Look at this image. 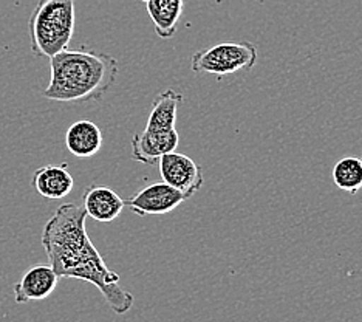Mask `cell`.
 I'll use <instances>...</instances> for the list:
<instances>
[{
	"mask_svg": "<svg viewBox=\"0 0 362 322\" xmlns=\"http://www.w3.org/2000/svg\"><path fill=\"white\" fill-rule=\"evenodd\" d=\"M87 214L76 203H64L45 223L42 246L50 267L59 277L79 279L95 285L107 305L124 315L134 307V294L119 285V275L107 267L86 228Z\"/></svg>",
	"mask_w": 362,
	"mask_h": 322,
	"instance_id": "6da1fadb",
	"label": "cell"
},
{
	"mask_svg": "<svg viewBox=\"0 0 362 322\" xmlns=\"http://www.w3.org/2000/svg\"><path fill=\"white\" fill-rule=\"evenodd\" d=\"M118 70L110 54L67 48L50 57V82L42 95L59 103L100 101L117 82Z\"/></svg>",
	"mask_w": 362,
	"mask_h": 322,
	"instance_id": "7a4b0ae2",
	"label": "cell"
},
{
	"mask_svg": "<svg viewBox=\"0 0 362 322\" xmlns=\"http://www.w3.org/2000/svg\"><path fill=\"white\" fill-rule=\"evenodd\" d=\"M76 25V0H39L28 21L31 52L53 57L67 50Z\"/></svg>",
	"mask_w": 362,
	"mask_h": 322,
	"instance_id": "3957f363",
	"label": "cell"
},
{
	"mask_svg": "<svg viewBox=\"0 0 362 322\" xmlns=\"http://www.w3.org/2000/svg\"><path fill=\"white\" fill-rule=\"evenodd\" d=\"M257 62V48L251 42H221L200 50L191 57V70L217 78L251 70Z\"/></svg>",
	"mask_w": 362,
	"mask_h": 322,
	"instance_id": "277c9868",
	"label": "cell"
},
{
	"mask_svg": "<svg viewBox=\"0 0 362 322\" xmlns=\"http://www.w3.org/2000/svg\"><path fill=\"white\" fill-rule=\"evenodd\" d=\"M161 181L175 188L186 198L194 197L200 191L204 177L199 164L191 156L180 152H169L158 160Z\"/></svg>",
	"mask_w": 362,
	"mask_h": 322,
	"instance_id": "5b68a950",
	"label": "cell"
},
{
	"mask_svg": "<svg viewBox=\"0 0 362 322\" xmlns=\"http://www.w3.org/2000/svg\"><path fill=\"white\" fill-rule=\"evenodd\" d=\"M187 198L177 191L175 188L169 186L164 181H156L144 186L141 191L127 198L126 208H129L136 216H161L177 209L178 206Z\"/></svg>",
	"mask_w": 362,
	"mask_h": 322,
	"instance_id": "8992f818",
	"label": "cell"
},
{
	"mask_svg": "<svg viewBox=\"0 0 362 322\" xmlns=\"http://www.w3.org/2000/svg\"><path fill=\"white\" fill-rule=\"evenodd\" d=\"M180 137L177 129L168 132L143 130L132 138V159L152 166L158 163L163 155L174 152L178 147Z\"/></svg>",
	"mask_w": 362,
	"mask_h": 322,
	"instance_id": "52a82bcc",
	"label": "cell"
},
{
	"mask_svg": "<svg viewBox=\"0 0 362 322\" xmlns=\"http://www.w3.org/2000/svg\"><path fill=\"white\" fill-rule=\"evenodd\" d=\"M57 282H59V276L50 265L31 267L23 272L19 282L14 284V301L18 304L44 301L56 290Z\"/></svg>",
	"mask_w": 362,
	"mask_h": 322,
	"instance_id": "ba28073f",
	"label": "cell"
},
{
	"mask_svg": "<svg viewBox=\"0 0 362 322\" xmlns=\"http://www.w3.org/2000/svg\"><path fill=\"white\" fill-rule=\"evenodd\" d=\"M82 208L87 217L100 223H110L124 211L126 202L113 189L103 185H92L82 194Z\"/></svg>",
	"mask_w": 362,
	"mask_h": 322,
	"instance_id": "9c48e42d",
	"label": "cell"
},
{
	"mask_svg": "<svg viewBox=\"0 0 362 322\" xmlns=\"http://www.w3.org/2000/svg\"><path fill=\"white\" fill-rule=\"evenodd\" d=\"M31 185L47 200H61L70 195L75 180L67 164H47L35 172Z\"/></svg>",
	"mask_w": 362,
	"mask_h": 322,
	"instance_id": "30bf717a",
	"label": "cell"
},
{
	"mask_svg": "<svg viewBox=\"0 0 362 322\" xmlns=\"http://www.w3.org/2000/svg\"><path fill=\"white\" fill-rule=\"evenodd\" d=\"M104 143L103 132L98 124L88 120L73 122L65 134V146L78 159H90L101 151Z\"/></svg>",
	"mask_w": 362,
	"mask_h": 322,
	"instance_id": "8fae6325",
	"label": "cell"
},
{
	"mask_svg": "<svg viewBox=\"0 0 362 322\" xmlns=\"http://www.w3.org/2000/svg\"><path fill=\"white\" fill-rule=\"evenodd\" d=\"M146 6L156 35L161 39L174 38L183 16L185 0H147Z\"/></svg>",
	"mask_w": 362,
	"mask_h": 322,
	"instance_id": "7c38bea8",
	"label": "cell"
},
{
	"mask_svg": "<svg viewBox=\"0 0 362 322\" xmlns=\"http://www.w3.org/2000/svg\"><path fill=\"white\" fill-rule=\"evenodd\" d=\"M183 103V95L174 88H166L155 98L149 118L146 122V130L168 132L175 129L178 105Z\"/></svg>",
	"mask_w": 362,
	"mask_h": 322,
	"instance_id": "4fadbf2b",
	"label": "cell"
},
{
	"mask_svg": "<svg viewBox=\"0 0 362 322\" xmlns=\"http://www.w3.org/2000/svg\"><path fill=\"white\" fill-rule=\"evenodd\" d=\"M332 177L337 189L356 195L362 189V156H344L333 166Z\"/></svg>",
	"mask_w": 362,
	"mask_h": 322,
	"instance_id": "5bb4252c",
	"label": "cell"
},
{
	"mask_svg": "<svg viewBox=\"0 0 362 322\" xmlns=\"http://www.w3.org/2000/svg\"><path fill=\"white\" fill-rule=\"evenodd\" d=\"M141 2H144V4H146V2H147V0H141Z\"/></svg>",
	"mask_w": 362,
	"mask_h": 322,
	"instance_id": "9a60e30c",
	"label": "cell"
}]
</instances>
